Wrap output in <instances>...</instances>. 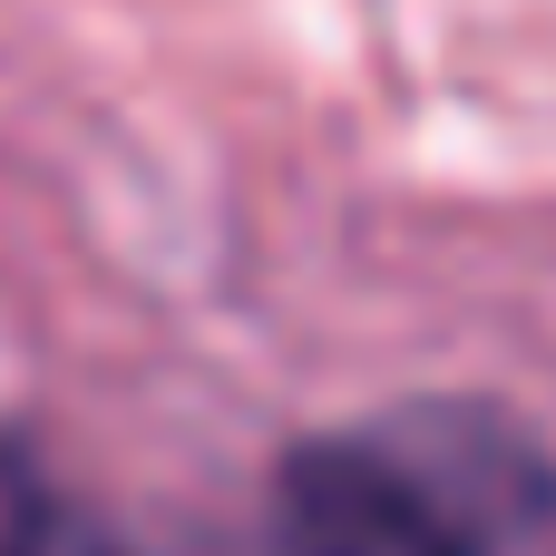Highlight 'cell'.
I'll return each mask as SVG.
<instances>
[{"mask_svg": "<svg viewBox=\"0 0 556 556\" xmlns=\"http://www.w3.org/2000/svg\"><path fill=\"white\" fill-rule=\"evenodd\" d=\"M264 528L274 556H489L459 489L401 420L362 440H293Z\"/></svg>", "mask_w": 556, "mask_h": 556, "instance_id": "1", "label": "cell"}]
</instances>
